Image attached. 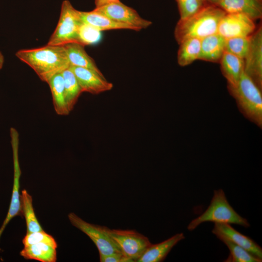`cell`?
I'll list each match as a JSON object with an SVG mask.
<instances>
[{
	"label": "cell",
	"instance_id": "obj_9",
	"mask_svg": "<svg viewBox=\"0 0 262 262\" xmlns=\"http://www.w3.org/2000/svg\"><path fill=\"white\" fill-rule=\"evenodd\" d=\"M244 72L262 90V29L259 28L251 35L248 52L244 59Z\"/></svg>",
	"mask_w": 262,
	"mask_h": 262
},
{
	"label": "cell",
	"instance_id": "obj_30",
	"mask_svg": "<svg viewBox=\"0 0 262 262\" xmlns=\"http://www.w3.org/2000/svg\"><path fill=\"white\" fill-rule=\"evenodd\" d=\"M100 262H133L122 253H114L107 255H99Z\"/></svg>",
	"mask_w": 262,
	"mask_h": 262
},
{
	"label": "cell",
	"instance_id": "obj_18",
	"mask_svg": "<svg viewBox=\"0 0 262 262\" xmlns=\"http://www.w3.org/2000/svg\"><path fill=\"white\" fill-rule=\"evenodd\" d=\"M80 15L83 23L89 25L100 32L118 29L136 31L134 28L131 26L115 21L94 10L89 12L80 11Z\"/></svg>",
	"mask_w": 262,
	"mask_h": 262
},
{
	"label": "cell",
	"instance_id": "obj_20",
	"mask_svg": "<svg viewBox=\"0 0 262 262\" xmlns=\"http://www.w3.org/2000/svg\"><path fill=\"white\" fill-rule=\"evenodd\" d=\"M57 247L46 243H39L24 246L20 255L27 260H35L42 262H55Z\"/></svg>",
	"mask_w": 262,
	"mask_h": 262
},
{
	"label": "cell",
	"instance_id": "obj_27",
	"mask_svg": "<svg viewBox=\"0 0 262 262\" xmlns=\"http://www.w3.org/2000/svg\"><path fill=\"white\" fill-rule=\"evenodd\" d=\"M101 37L100 31L82 22L79 29L77 43L84 46L93 45L99 42Z\"/></svg>",
	"mask_w": 262,
	"mask_h": 262
},
{
	"label": "cell",
	"instance_id": "obj_6",
	"mask_svg": "<svg viewBox=\"0 0 262 262\" xmlns=\"http://www.w3.org/2000/svg\"><path fill=\"white\" fill-rule=\"evenodd\" d=\"M105 229L123 254L132 262H137L152 244L147 237L134 230Z\"/></svg>",
	"mask_w": 262,
	"mask_h": 262
},
{
	"label": "cell",
	"instance_id": "obj_33",
	"mask_svg": "<svg viewBox=\"0 0 262 262\" xmlns=\"http://www.w3.org/2000/svg\"><path fill=\"white\" fill-rule=\"evenodd\" d=\"M4 62V57L0 51V69L2 68Z\"/></svg>",
	"mask_w": 262,
	"mask_h": 262
},
{
	"label": "cell",
	"instance_id": "obj_22",
	"mask_svg": "<svg viewBox=\"0 0 262 262\" xmlns=\"http://www.w3.org/2000/svg\"><path fill=\"white\" fill-rule=\"evenodd\" d=\"M179 45L177 60L180 66H187L198 59L200 51L201 39L189 38L184 40Z\"/></svg>",
	"mask_w": 262,
	"mask_h": 262
},
{
	"label": "cell",
	"instance_id": "obj_25",
	"mask_svg": "<svg viewBox=\"0 0 262 262\" xmlns=\"http://www.w3.org/2000/svg\"><path fill=\"white\" fill-rule=\"evenodd\" d=\"M229 248L230 254L225 262H261L258 258L246 249L225 238L219 239Z\"/></svg>",
	"mask_w": 262,
	"mask_h": 262
},
{
	"label": "cell",
	"instance_id": "obj_29",
	"mask_svg": "<svg viewBox=\"0 0 262 262\" xmlns=\"http://www.w3.org/2000/svg\"><path fill=\"white\" fill-rule=\"evenodd\" d=\"M24 246H28L39 243H46L57 247L54 238L44 230L31 233H27L22 240Z\"/></svg>",
	"mask_w": 262,
	"mask_h": 262
},
{
	"label": "cell",
	"instance_id": "obj_19",
	"mask_svg": "<svg viewBox=\"0 0 262 262\" xmlns=\"http://www.w3.org/2000/svg\"><path fill=\"white\" fill-rule=\"evenodd\" d=\"M69 60L70 66L86 68L103 76L95 61L86 52L84 46L72 42L63 45Z\"/></svg>",
	"mask_w": 262,
	"mask_h": 262
},
{
	"label": "cell",
	"instance_id": "obj_28",
	"mask_svg": "<svg viewBox=\"0 0 262 262\" xmlns=\"http://www.w3.org/2000/svg\"><path fill=\"white\" fill-rule=\"evenodd\" d=\"M180 19L186 18L198 12L209 4L206 0H176Z\"/></svg>",
	"mask_w": 262,
	"mask_h": 262
},
{
	"label": "cell",
	"instance_id": "obj_8",
	"mask_svg": "<svg viewBox=\"0 0 262 262\" xmlns=\"http://www.w3.org/2000/svg\"><path fill=\"white\" fill-rule=\"evenodd\" d=\"M94 10L115 21L131 26L136 31L146 29L152 24L151 21L143 18L135 10L120 1L95 8Z\"/></svg>",
	"mask_w": 262,
	"mask_h": 262
},
{
	"label": "cell",
	"instance_id": "obj_12",
	"mask_svg": "<svg viewBox=\"0 0 262 262\" xmlns=\"http://www.w3.org/2000/svg\"><path fill=\"white\" fill-rule=\"evenodd\" d=\"M212 233L219 239H227L262 260V247L250 238L235 230L229 224L214 223Z\"/></svg>",
	"mask_w": 262,
	"mask_h": 262
},
{
	"label": "cell",
	"instance_id": "obj_2",
	"mask_svg": "<svg viewBox=\"0 0 262 262\" xmlns=\"http://www.w3.org/2000/svg\"><path fill=\"white\" fill-rule=\"evenodd\" d=\"M227 13L218 6L208 4L193 15L180 19L175 28L178 44L189 38L201 39L217 33L219 22Z\"/></svg>",
	"mask_w": 262,
	"mask_h": 262
},
{
	"label": "cell",
	"instance_id": "obj_15",
	"mask_svg": "<svg viewBox=\"0 0 262 262\" xmlns=\"http://www.w3.org/2000/svg\"><path fill=\"white\" fill-rule=\"evenodd\" d=\"M184 238V234L180 233L161 243L151 244L137 261V262H162L172 248Z\"/></svg>",
	"mask_w": 262,
	"mask_h": 262
},
{
	"label": "cell",
	"instance_id": "obj_7",
	"mask_svg": "<svg viewBox=\"0 0 262 262\" xmlns=\"http://www.w3.org/2000/svg\"><path fill=\"white\" fill-rule=\"evenodd\" d=\"M68 218L73 226L86 234L91 239L97 247L99 255L122 253L106 232V227L88 223L73 213H69Z\"/></svg>",
	"mask_w": 262,
	"mask_h": 262
},
{
	"label": "cell",
	"instance_id": "obj_1",
	"mask_svg": "<svg viewBox=\"0 0 262 262\" xmlns=\"http://www.w3.org/2000/svg\"><path fill=\"white\" fill-rule=\"evenodd\" d=\"M16 55L46 82L54 75L61 73L70 66L64 46L47 44L38 48L20 49Z\"/></svg>",
	"mask_w": 262,
	"mask_h": 262
},
{
	"label": "cell",
	"instance_id": "obj_5",
	"mask_svg": "<svg viewBox=\"0 0 262 262\" xmlns=\"http://www.w3.org/2000/svg\"><path fill=\"white\" fill-rule=\"evenodd\" d=\"M82 23L80 11L74 8L68 0H64L58 24L47 45L63 46L77 43L78 31Z\"/></svg>",
	"mask_w": 262,
	"mask_h": 262
},
{
	"label": "cell",
	"instance_id": "obj_3",
	"mask_svg": "<svg viewBox=\"0 0 262 262\" xmlns=\"http://www.w3.org/2000/svg\"><path fill=\"white\" fill-rule=\"evenodd\" d=\"M241 114L260 128L262 127L261 89L244 71L236 86H228Z\"/></svg>",
	"mask_w": 262,
	"mask_h": 262
},
{
	"label": "cell",
	"instance_id": "obj_26",
	"mask_svg": "<svg viewBox=\"0 0 262 262\" xmlns=\"http://www.w3.org/2000/svg\"><path fill=\"white\" fill-rule=\"evenodd\" d=\"M250 35L226 39L225 51L244 59L248 52Z\"/></svg>",
	"mask_w": 262,
	"mask_h": 262
},
{
	"label": "cell",
	"instance_id": "obj_10",
	"mask_svg": "<svg viewBox=\"0 0 262 262\" xmlns=\"http://www.w3.org/2000/svg\"><path fill=\"white\" fill-rule=\"evenodd\" d=\"M254 20L242 14L226 13L220 20L217 33L225 39L251 35L255 30Z\"/></svg>",
	"mask_w": 262,
	"mask_h": 262
},
{
	"label": "cell",
	"instance_id": "obj_23",
	"mask_svg": "<svg viewBox=\"0 0 262 262\" xmlns=\"http://www.w3.org/2000/svg\"><path fill=\"white\" fill-rule=\"evenodd\" d=\"M64 79L65 101L69 112H71L82 93L73 72L68 67L62 72Z\"/></svg>",
	"mask_w": 262,
	"mask_h": 262
},
{
	"label": "cell",
	"instance_id": "obj_21",
	"mask_svg": "<svg viewBox=\"0 0 262 262\" xmlns=\"http://www.w3.org/2000/svg\"><path fill=\"white\" fill-rule=\"evenodd\" d=\"M49 86L54 110L60 115H66L69 113L65 98L64 79L62 73L54 75L47 82Z\"/></svg>",
	"mask_w": 262,
	"mask_h": 262
},
{
	"label": "cell",
	"instance_id": "obj_16",
	"mask_svg": "<svg viewBox=\"0 0 262 262\" xmlns=\"http://www.w3.org/2000/svg\"><path fill=\"white\" fill-rule=\"evenodd\" d=\"M226 39L218 33L201 39L198 60L211 62L220 61L224 51Z\"/></svg>",
	"mask_w": 262,
	"mask_h": 262
},
{
	"label": "cell",
	"instance_id": "obj_32",
	"mask_svg": "<svg viewBox=\"0 0 262 262\" xmlns=\"http://www.w3.org/2000/svg\"><path fill=\"white\" fill-rule=\"evenodd\" d=\"M206 0L209 4L216 5V6H218L219 3L221 1V0Z\"/></svg>",
	"mask_w": 262,
	"mask_h": 262
},
{
	"label": "cell",
	"instance_id": "obj_14",
	"mask_svg": "<svg viewBox=\"0 0 262 262\" xmlns=\"http://www.w3.org/2000/svg\"><path fill=\"white\" fill-rule=\"evenodd\" d=\"M218 6L227 13H240L252 20L262 16V0H221Z\"/></svg>",
	"mask_w": 262,
	"mask_h": 262
},
{
	"label": "cell",
	"instance_id": "obj_13",
	"mask_svg": "<svg viewBox=\"0 0 262 262\" xmlns=\"http://www.w3.org/2000/svg\"><path fill=\"white\" fill-rule=\"evenodd\" d=\"M12 146L13 152L14 168L13 188L11 200L7 215L1 227L0 228V238L9 221L15 216L21 215L22 214L20 195L19 194V179L21 172L18 161V143H14L12 144Z\"/></svg>",
	"mask_w": 262,
	"mask_h": 262
},
{
	"label": "cell",
	"instance_id": "obj_24",
	"mask_svg": "<svg viewBox=\"0 0 262 262\" xmlns=\"http://www.w3.org/2000/svg\"><path fill=\"white\" fill-rule=\"evenodd\" d=\"M20 199L22 214L24 215L27 226V233L43 231L34 212L32 197L26 190L22 191Z\"/></svg>",
	"mask_w": 262,
	"mask_h": 262
},
{
	"label": "cell",
	"instance_id": "obj_31",
	"mask_svg": "<svg viewBox=\"0 0 262 262\" xmlns=\"http://www.w3.org/2000/svg\"><path fill=\"white\" fill-rule=\"evenodd\" d=\"M120 1V0H95L96 8L99 7L106 4Z\"/></svg>",
	"mask_w": 262,
	"mask_h": 262
},
{
	"label": "cell",
	"instance_id": "obj_11",
	"mask_svg": "<svg viewBox=\"0 0 262 262\" xmlns=\"http://www.w3.org/2000/svg\"><path fill=\"white\" fill-rule=\"evenodd\" d=\"M69 68L74 74L82 92L98 94L112 89L113 84L104 76L86 68L70 66Z\"/></svg>",
	"mask_w": 262,
	"mask_h": 262
},
{
	"label": "cell",
	"instance_id": "obj_17",
	"mask_svg": "<svg viewBox=\"0 0 262 262\" xmlns=\"http://www.w3.org/2000/svg\"><path fill=\"white\" fill-rule=\"evenodd\" d=\"M220 62L221 72L227 81L228 86H236L244 71V59L225 51Z\"/></svg>",
	"mask_w": 262,
	"mask_h": 262
},
{
	"label": "cell",
	"instance_id": "obj_4",
	"mask_svg": "<svg viewBox=\"0 0 262 262\" xmlns=\"http://www.w3.org/2000/svg\"><path fill=\"white\" fill-rule=\"evenodd\" d=\"M206 222L234 224L245 228L250 226L247 219L237 213L229 204L224 192L221 189L214 190L208 208L189 224L187 229L192 231L201 223Z\"/></svg>",
	"mask_w": 262,
	"mask_h": 262
}]
</instances>
